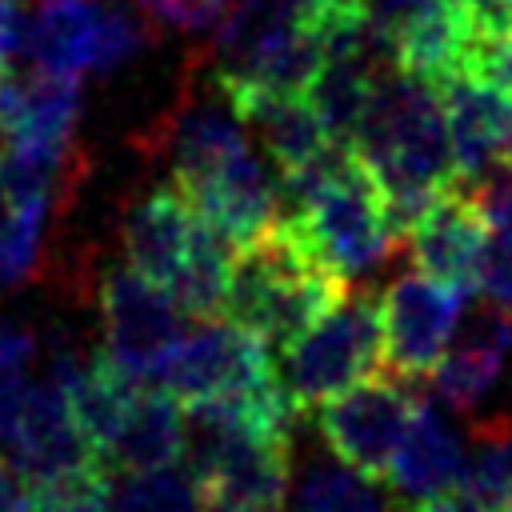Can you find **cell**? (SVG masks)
Here are the masks:
<instances>
[{
    "label": "cell",
    "instance_id": "cell-1",
    "mask_svg": "<svg viewBox=\"0 0 512 512\" xmlns=\"http://www.w3.org/2000/svg\"><path fill=\"white\" fill-rule=\"evenodd\" d=\"M352 148L380 180L400 236L432 204V196L460 180L440 88L400 68H388L376 80Z\"/></svg>",
    "mask_w": 512,
    "mask_h": 512
},
{
    "label": "cell",
    "instance_id": "cell-2",
    "mask_svg": "<svg viewBox=\"0 0 512 512\" xmlns=\"http://www.w3.org/2000/svg\"><path fill=\"white\" fill-rule=\"evenodd\" d=\"M280 200V216H288L312 256L344 280L372 272L400 236L380 180L352 144L332 140L308 168L280 176Z\"/></svg>",
    "mask_w": 512,
    "mask_h": 512
},
{
    "label": "cell",
    "instance_id": "cell-3",
    "mask_svg": "<svg viewBox=\"0 0 512 512\" xmlns=\"http://www.w3.org/2000/svg\"><path fill=\"white\" fill-rule=\"evenodd\" d=\"M344 296L348 280L324 268L300 240L292 220L276 212V220L256 240L232 252V288L224 316L264 336L268 348H284Z\"/></svg>",
    "mask_w": 512,
    "mask_h": 512
},
{
    "label": "cell",
    "instance_id": "cell-4",
    "mask_svg": "<svg viewBox=\"0 0 512 512\" xmlns=\"http://www.w3.org/2000/svg\"><path fill=\"white\" fill-rule=\"evenodd\" d=\"M188 472L200 512H284L292 432H260L188 412Z\"/></svg>",
    "mask_w": 512,
    "mask_h": 512
},
{
    "label": "cell",
    "instance_id": "cell-5",
    "mask_svg": "<svg viewBox=\"0 0 512 512\" xmlns=\"http://www.w3.org/2000/svg\"><path fill=\"white\" fill-rule=\"evenodd\" d=\"M280 352V388L300 416L316 412L324 400L384 372L380 300L372 292H348Z\"/></svg>",
    "mask_w": 512,
    "mask_h": 512
},
{
    "label": "cell",
    "instance_id": "cell-6",
    "mask_svg": "<svg viewBox=\"0 0 512 512\" xmlns=\"http://www.w3.org/2000/svg\"><path fill=\"white\" fill-rule=\"evenodd\" d=\"M156 384L168 388L176 400L192 404L212 396L264 392V388H276L280 376L264 336H256L232 316L228 320L208 316L192 332H180Z\"/></svg>",
    "mask_w": 512,
    "mask_h": 512
},
{
    "label": "cell",
    "instance_id": "cell-7",
    "mask_svg": "<svg viewBox=\"0 0 512 512\" xmlns=\"http://www.w3.org/2000/svg\"><path fill=\"white\" fill-rule=\"evenodd\" d=\"M104 356L136 384H156L172 344L180 340V304L136 268H112L100 280Z\"/></svg>",
    "mask_w": 512,
    "mask_h": 512
},
{
    "label": "cell",
    "instance_id": "cell-8",
    "mask_svg": "<svg viewBox=\"0 0 512 512\" xmlns=\"http://www.w3.org/2000/svg\"><path fill=\"white\" fill-rule=\"evenodd\" d=\"M468 292L444 284L428 272H404L380 296L384 328V372L400 380H428V372L448 352V340L460 324Z\"/></svg>",
    "mask_w": 512,
    "mask_h": 512
},
{
    "label": "cell",
    "instance_id": "cell-9",
    "mask_svg": "<svg viewBox=\"0 0 512 512\" xmlns=\"http://www.w3.org/2000/svg\"><path fill=\"white\" fill-rule=\"evenodd\" d=\"M408 412H412L408 380L392 372H376L356 388L324 400L316 408V428L336 460L384 480V468L404 436Z\"/></svg>",
    "mask_w": 512,
    "mask_h": 512
},
{
    "label": "cell",
    "instance_id": "cell-10",
    "mask_svg": "<svg viewBox=\"0 0 512 512\" xmlns=\"http://www.w3.org/2000/svg\"><path fill=\"white\" fill-rule=\"evenodd\" d=\"M412 248V264L444 284L464 288L468 296L480 292L484 280V260H488V212L476 188L464 180L448 184L432 204L412 220L404 232Z\"/></svg>",
    "mask_w": 512,
    "mask_h": 512
},
{
    "label": "cell",
    "instance_id": "cell-11",
    "mask_svg": "<svg viewBox=\"0 0 512 512\" xmlns=\"http://www.w3.org/2000/svg\"><path fill=\"white\" fill-rule=\"evenodd\" d=\"M440 104L448 120L452 160L464 184L488 176L512 140V88L460 68L440 84Z\"/></svg>",
    "mask_w": 512,
    "mask_h": 512
},
{
    "label": "cell",
    "instance_id": "cell-12",
    "mask_svg": "<svg viewBox=\"0 0 512 512\" xmlns=\"http://www.w3.org/2000/svg\"><path fill=\"white\" fill-rule=\"evenodd\" d=\"M204 228V216L192 208V200L180 192V184H160L136 196L120 220V244L128 268L140 276L172 288V280L184 272L196 236Z\"/></svg>",
    "mask_w": 512,
    "mask_h": 512
},
{
    "label": "cell",
    "instance_id": "cell-13",
    "mask_svg": "<svg viewBox=\"0 0 512 512\" xmlns=\"http://www.w3.org/2000/svg\"><path fill=\"white\" fill-rule=\"evenodd\" d=\"M4 452L12 456V464L32 480H52L64 476L72 468H84L92 460H100V452L88 444V436L80 432L64 392L44 380V384H28L24 408L12 424V436L4 444Z\"/></svg>",
    "mask_w": 512,
    "mask_h": 512
},
{
    "label": "cell",
    "instance_id": "cell-14",
    "mask_svg": "<svg viewBox=\"0 0 512 512\" xmlns=\"http://www.w3.org/2000/svg\"><path fill=\"white\" fill-rule=\"evenodd\" d=\"M464 460L468 456L456 428L428 400H412L404 436L384 468V484L404 508H412L436 496H452L464 476Z\"/></svg>",
    "mask_w": 512,
    "mask_h": 512
},
{
    "label": "cell",
    "instance_id": "cell-15",
    "mask_svg": "<svg viewBox=\"0 0 512 512\" xmlns=\"http://www.w3.org/2000/svg\"><path fill=\"white\" fill-rule=\"evenodd\" d=\"M180 192L232 248L256 240L280 212V180H272L252 152H240L236 160Z\"/></svg>",
    "mask_w": 512,
    "mask_h": 512
},
{
    "label": "cell",
    "instance_id": "cell-16",
    "mask_svg": "<svg viewBox=\"0 0 512 512\" xmlns=\"http://www.w3.org/2000/svg\"><path fill=\"white\" fill-rule=\"evenodd\" d=\"M228 108L244 120V128L256 132L268 160L276 164V176H292L308 168L328 144V128L316 116L312 100L304 92H264V88H228Z\"/></svg>",
    "mask_w": 512,
    "mask_h": 512
},
{
    "label": "cell",
    "instance_id": "cell-17",
    "mask_svg": "<svg viewBox=\"0 0 512 512\" xmlns=\"http://www.w3.org/2000/svg\"><path fill=\"white\" fill-rule=\"evenodd\" d=\"M156 144L172 160V180L180 188L212 176L216 168L248 152L244 120L208 100H184L172 116H164L156 128Z\"/></svg>",
    "mask_w": 512,
    "mask_h": 512
},
{
    "label": "cell",
    "instance_id": "cell-18",
    "mask_svg": "<svg viewBox=\"0 0 512 512\" xmlns=\"http://www.w3.org/2000/svg\"><path fill=\"white\" fill-rule=\"evenodd\" d=\"M512 348V308H492L472 320V328L440 356V364L428 372L432 392L452 404L456 412H472L492 384L500 380V368Z\"/></svg>",
    "mask_w": 512,
    "mask_h": 512
},
{
    "label": "cell",
    "instance_id": "cell-19",
    "mask_svg": "<svg viewBox=\"0 0 512 512\" xmlns=\"http://www.w3.org/2000/svg\"><path fill=\"white\" fill-rule=\"evenodd\" d=\"M188 444V416L180 412L176 396L168 388H140L120 432L104 448L108 472H152V468H172L184 460Z\"/></svg>",
    "mask_w": 512,
    "mask_h": 512
},
{
    "label": "cell",
    "instance_id": "cell-20",
    "mask_svg": "<svg viewBox=\"0 0 512 512\" xmlns=\"http://www.w3.org/2000/svg\"><path fill=\"white\" fill-rule=\"evenodd\" d=\"M100 16H104V4L96 0H40L36 12L28 16L24 52L40 68L84 76L92 72V60H96Z\"/></svg>",
    "mask_w": 512,
    "mask_h": 512
},
{
    "label": "cell",
    "instance_id": "cell-21",
    "mask_svg": "<svg viewBox=\"0 0 512 512\" xmlns=\"http://www.w3.org/2000/svg\"><path fill=\"white\" fill-rule=\"evenodd\" d=\"M468 512H512V424H476V448L452 492Z\"/></svg>",
    "mask_w": 512,
    "mask_h": 512
},
{
    "label": "cell",
    "instance_id": "cell-22",
    "mask_svg": "<svg viewBox=\"0 0 512 512\" xmlns=\"http://www.w3.org/2000/svg\"><path fill=\"white\" fill-rule=\"evenodd\" d=\"M296 512H392L404 508L396 496H388L376 476L352 468V464H332V460H312L304 476L296 480Z\"/></svg>",
    "mask_w": 512,
    "mask_h": 512
},
{
    "label": "cell",
    "instance_id": "cell-23",
    "mask_svg": "<svg viewBox=\"0 0 512 512\" xmlns=\"http://www.w3.org/2000/svg\"><path fill=\"white\" fill-rule=\"evenodd\" d=\"M52 208L56 200L48 196H0V288H20L36 276Z\"/></svg>",
    "mask_w": 512,
    "mask_h": 512
},
{
    "label": "cell",
    "instance_id": "cell-24",
    "mask_svg": "<svg viewBox=\"0 0 512 512\" xmlns=\"http://www.w3.org/2000/svg\"><path fill=\"white\" fill-rule=\"evenodd\" d=\"M480 200L492 232L480 292H488L492 304L512 308V168L488 172V188H480Z\"/></svg>",
    "mask_w": 512,
    "mask_h": 512
},
{
    "label": "cell",
    "instance_id": "cell-25",
    "mask_svg": "<svg viewBox=\"0 0 512 512\" xmlns=\"http://www.w3.org/2000/svg\"><path fill=\"white\" fill-rule=\"evenodd\" d=\"M112 512H200V492L192 472L172 468L128 472V480L112 496Z\"/></svg>",
    "mask_w": 512,
    "mask_h": 512
},
{
    "label": "cell",
    "instance_id": "cell-26",
    "mask_svg": "<svg viewBox=\"0 0 512 512\" xmlns=\"http://www.w3.org/2000/svg\"><path fill=\"white\" fill-rule=\"evenodd\" d=\"M144 44V24L136 16H128L124 8L116 4H104V16H100V36H96V60H92V72H116L124 60H132Z\"/></svg>",
    "mask_w": 512,
    "mask_h": 512
},
{
    "label": "cell",
    "instance_id": "cell-27",
    "mask_svg": "<svg viewBox=\"0 0 512 512\" xmlns=\"http://www.w3.org/2000/svg\"><path fill=\"white\" fill-rule=\"evenodd\" d=\"M468 68L480 72V76H488V80H496V84H504V88H512V24H504L492 36H484L476 44Z\"/></svg>",
    "mask_w": 512,
    "mask_h": 512
},
{
    "label": "cell",
    "instance_id": "cell-28",
    "mask_svg": "<svg viewBox=\"0 0 512 512\" xmlns=\"http://www.w3.org/2000/svg\"><path fill=\"white\" fill-rule=\"evenodd\" d=\"M28 36V16L20 0H0V68H8L24 52Z\"/></svg>",
    "mask_w": 512,
    "mask_h": 512
},
{
    "label": "cell",
    "instance_id": "cell-29",
    "mask_svg": "<svg viewBox=\"0 0 512 512\" xmlns=\"http://www.w3.org/2000/svg\"><path fill=\"white\" fill-rule=\"evenodd\" d=\"M36 356V336L20 324H0V376L20 372Z\"/></svg>",
    "mask_w": 512,
    "mask_h": 512
},
{
    "label": "cell",
    "instance_id": "cell-30",
    "mask_svg": "<svg viewBox=\"0 0 512 512\" xmlns=\"http://www.w3.org/2000/svg\"><path fill=\"white\" fill-rule=\"evenodd\" d=\"M32 492L36 484L12 460L0 456V512H32Z\"/></svg>",
    "mask_w": 512,
    "mask_h": 512
},
{
    "label": "cell",
    "instance_id": "cell-31",
    "mask_svg": "<svg viewBox=\"0 0 512 512\" xmlns=\"http://www.w3.org/2000/svg\"><path fill=\"white\" fill-rule=\"evenodd\" d=\"M24 396H28V380H24L20 372L0 376V448H4L8 436H12V424H16L20 408H24Z\"/></svg>",
    "mask_w": 512,
    "mask_h": 512
},
{
    "label": "cell",
    "instance_id": "cell-32",
    "mask_svg": "<svg viewBox=\"0 0 512 512\" xmlns=\"http://www.w3.org/2000/svg\"><path fill=\"white\" fill-rule=\"evenodd\" d=\"M404 512H468L456 496H436V500H424V504H412V508H404Z\"/></svg>",
    "mask_w": 512,
    "mask_h": 512
},
{
    "label": "cell",
    "instance_id": "cell-33",
    "mask_svg": "<svg viewBox=\"0 0 512 512\" xmlns=\"http://www.w3.org/2000/svg\"><path fill=\"white\" fill-rule=\"evenodd\" d=\"M504 168H512V140H508V148H504Z\"/></svg>",
    "mask_w": 512,
    "mask_h": 512
}]
</instances>
